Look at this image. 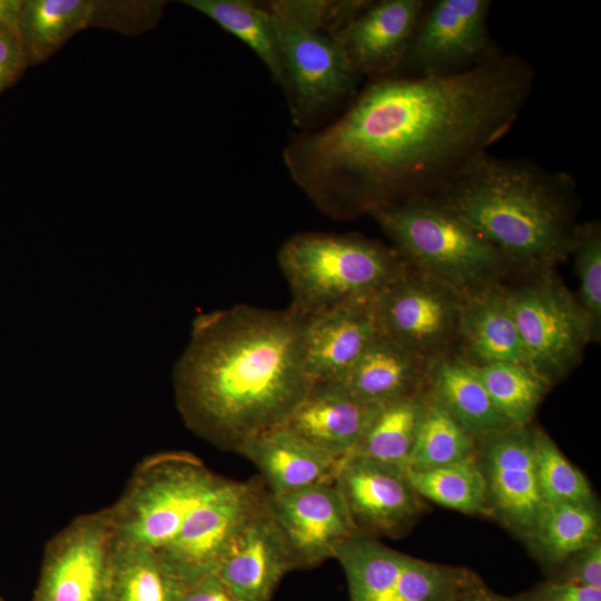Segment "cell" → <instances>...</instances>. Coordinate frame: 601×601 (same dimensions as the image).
<instances>
[{"label": "cell", "mask_w": 601, "mask_h": 601, "mask_svg": "<svg viewBox=\"0 0 601 601\" xmlns=\"http://www.w3.org/2000/svg\"><path fill=\"white\" fill-rule=\"evenodd\" d=\"M534 457L540 493L544 504L571 502L598 504L584 474L575 467L542 430L535 427Z\"/></svg>", "instance_id": "cell-33"}, {"label": "cell", "mask_w": 601, "mask_h": 601, "mask_svg": "<svg viewBox=\"0 0 601 601\" xmlns=\"http://www.w3.org/2000/svg\"><path fill=\"white\" fill-rule=\"evenodd\" d=\"M473 365L511 363L529 367L505 289L490 287L463 299L457 339Z\"/></svg>", "instance_id": "cell-21"}, {"label": "cell", "mask_w": 601, "mask_h": 601, "mask_svg": "<svg viewBox=\"0 0 601 601\" xmlns=\"http://www.w3.org/2000/svg\"><path fill=\"white\" fill-rule=\"evenodd\" d=\"M473 366L505 421L512 426L530 425L551 385L523 365L495 363Z\"/></svg>", "instance_id": "cell-31"}, {"label": "cell", "mask_w": 601, "mask_h": 601, "mask_svg": "<svg viewBox=\"0 0 601 601\" xmlns=\"http://www.w3.org/2000/svg\"><path fill=\"white\" fill-rule=\"evenodd\" d=\"M579 278L578 302L589 317L595 339L601 329V227L599 221L578 225L572 244Z\"/></svg>", "instance_id": "cell-35"}, {"label": "cell", "mask_w": 601, "mask_h": 601, "mask_svg": "<svg viewBox=\"0 0 601 601\" xmlns=\"http://www.w3.org/2000/svg\"><path fill=\"white\" fill-rule=\"evenodd\" d=\"M406 472L424 500L464 514L490 516L484 479L474 456Z\"/></svg>", "instance_id": "cell-30"}, {"label": "cell", "mask_w": 601, "mask_h": 601, "mask_svg": "<svg viewBox=\"0 0 601 601\" xmlns=\"http://www.w3.org/2000/svg\"><path fill=\"white\" fill-rule=\"evenodd\" d=\"M535 427L510 426L476 441L474 459L483 475L490 518L522 540L544 503L535 457Z\"/></svg>", "instance_id": "cell-13"}, {"label": "cell", "mask_w": 601, "mask_h": 601, "mask_svg": "<svg viewBox=\"0 0 601 601\" xmlns=\"http://www.w3.org/2000/svg\"><path fill=\"white\" fill-rule=\"evenodd\" d=\"M165 7L159 0H93L91 27L138 35L156 27Z\"/></svg>", "instance_id": "cell-36"}, {"label": "cell", "mask_w": 601, "mask_h": 601, "mask_svg": "<svg viewBox=\"0 0 601 601\" xmlns=\"http://www.w3.org/2000/svg\"><path fill=\"white\" fill-rule=\"evenodd\" d=\"M0 601H4V600L0 597Z\"/></svg>", "instance_id": "cell-43"}, {"label": "cell", "mask_w": 601, "mask_h": 601, "mask_svg": "<svg viewBox=\"0 0 601 601\" xmlns=\"http://www.w3.org/2000/svg\"><path fill=\"white\" fill-rule=\"evenodd\" d=\"M462 303L454 290L408 264L374 298L381 333L426 362L450 354Z\"/></svg>", "instance_id": "cell-9"}, {"label": "cell", "mask_w": 601, "mask_h": 601, "mask_svg": "<svg viewBox=\"0 0 601 601\" xmlns=\"http://www.w3.org/2000/svg\"><path fill=\"white\" fill-rule=\"evenodd\" d=\"M374 298L347 300L306 319V367L313 382L342 381L381 333Z\"/></svg>", "instance_id": "cell-18"}, {"label": "cell", "mask_w": 601, "mask_h": 601, "mask_svg": "<svg viewBox=\"0 0 601 601\" xmlns=\"http://www.w3.org/2000/svg\"><path fill=\"white\" fill-rule=\"evenodd\" d=\"M29 67L17 26L0 24V93Z\"/></svg>", "instance_id": "cell-38"}, {"label": "cell", "mask_w": 601, "mask_h": 601, "mask_svg": "<svg viewBox=\"0 0 601 601\" xmlns=\"http://www.w3.org/2000/svg\"><path fill=\"white\" fill-rule=\"evenodd\" d=\"M374 407L357 400L343 381H316L284 425L342 462L356 446Z\"/></svg>", "instance_id": "cell-19"}, {"label": "cell", "mask_w": 601, "mask_h": 601, "mask_svg": "<svg viewBox=\"0 0 601 601\" xmlns=\"http://www.w3.org/2000/svg\"><path fill=\"white\" fill-rule=\"evenodd\" d=\"M426 388L475 441L512 426L493 405L474 366L459 355L450 353L427 362Z\"/></svg>", "instance_id": "cell-22"}, {"label": "cell", "mask_w": 601, "mask_h": 601, "mask_svg": "<svg viewBox=\"0 0 601 601\" xmlns=\"http://www.w3.org/2000/svg\"><path fill=\"white\" fill-rule=\"evenodd\" d=\"M473 570L408 555L406 564L383 601H454Z\"/></svg>", "instance_id": "cell-34"}, {"label": "cell", "mask_w": 601, "mask_h": 601, "mask_svg": "<svg viewBox=\"0 0 601 601\" xmlns=\"http://www.w3.org/2000/svg\"><path fill=\"white\" fill-rule=\"evenodd\" d=\"M269 511L293 555L296 570L311 569L335 556L358 533L334 482L272 494Z\"/></svg>", "instance_id": "cell-15"}, {"label": "cell", "mask_w": 601, "mask_h": 601, "mask_svg": "<svg viewBox=\"0 0 601 601\" xmlns=\"http://www.w3.org/2000/svg\"><path fill=\"white\" fill-rule=\"evenodd\" d=\"M505 293L529 367L552 386L578 365L588 343L597 341L591 322L552 267L535 270L530 280Z\"/></svg>", "instance_id": "cell-8"}, {"label": "cell", "mask_w": 601, "mask_h": 601, "mask_svg": "<svg viewBox=\"0 0 601 601\" xmlns=\"http://www.w3.org/2000/svg\"><path fill=\"white\" fill-rule=\"evenodd\" d=\"M475 449L476 441L428 394L427 406L406 470H423L460 462L473 457Z\"/></svg>", "instance_id": "cell-32"}, {"label": "cell", "mask_w": 601, "mask_h": 601, "mask_svg": "<svg viewBox=\"0 0 601 601\" xmlns=\"http://www.w3.org/2000/svg\"><path fill=\"white\" fill-rule=\"evenodd\" d=\"M334 559L344 571L349 601H383L408 555L357 533L338 548Z\"/></svg>", "instance_id": "cell-29"}, {"label": "cell", "mask_w": 601, "mask_h": 601, "mask_svg": "<svg viewBox=\"0 0 601 601\" xmlns=\"http://www.w3.org/2000/svg\"><path fill=\"white\" fill-rule=\"evenodd\" d=\"M334 483L358 533L376 539L401 538L428 509L400 466L347 457Z\"/></svg>", "instance_id": "cell-14"}, {"label": "cell", "mask_w": 601, "mask_h": 601, "mask_svg": "<svg viewBox=\"0 0 601 601\" xmlns=\"http://www.w3.org/2000/svg\"><path fill=\"white\" fill-rule=\"evenodd\" d=\"M534 79L501 51L452 75L375 78L335 121L293 136L285 165L335 219L426 197L508 134Z\"/></svg>", "instance_id": "cell-1"}, {"label": "cell", "mask_w": 601, "mask_h": 601, "mask_svg": "<svg viewBox=\"0 0 601 601\" xmlns=\"http://www.w3.org/2000/svg\"><path fill=\"white\" fill-rule=\"evenodd\" d=\"M425 7L423 0L370 1L333 35L359 77L390 76L398 69Z\"/></svg>", "instance_id": "cell-17"}, {"label": "cell", "mask_w": 601, "mask_h": 601, "mask_svg": "<svg viewBox=\"0 0 601 601\" xmlns=\"http://www.w3.org/2000/svg\"><path fill=\"white\" fill-rule=\"evenodd\" d=\"M177 601H243L218 578L210 574L184 585Z\"/></svg>", "instance_id": "cell-40"}, {"label": "cell", "mask_w": 601, "mask_h": 601, "mask_svg": "<svg viewBox=\"0 0 601 601\" xmlns=\"http://www.w3.org/2000/svg\"><path fill=\"white\" fill-rule=\"evenodd\" d=\"M425 198L466 224L515 268L553 267L571 254L578 200L574 180L564 171L483 151Z\"/></svg>", "instance_id": "cell-3"}, {"label": "cell", "mask_w": 601, "mask_h": 601, "mask_svg": "<svg viewBox=\"0 0 601 601\" xmlns=\"http://www.w3.org/2000/svg\"><path fill=\"white\" fill-rule=\"evenodd\" d=\"M93 0H23L18 32L30 66L49 60L79 31L91 28Z\"/></svg>", "instance_id": "cell-27"}, {"label": "cell", "mask_w": 601, "mask_h": 601, "mask_svg": "<svg viewBox=\"0 0 601 601\" xmlns=\"http://www.w3.org/2000/svg\"><path fill=\"white\" fill-rule=\"evenodd\" d=\"M331 1L277 0L267 8L282 37L284 78L293 121L311 130L355 90L359 76L327 28Z\"/></svg>", "instance_id": "cell-6"}, {"label": "cell", "mask_w": 601, "mask_h": 601, "mask_svg": "<svg viewBox=\"0 0 601 601\" xmlns=\"http://www.w3.org/2000/svg\"><path fill=\"white\" fill-rule=\"evenodd\" d=\"M306 318L290 308L237 305L198 316L174 368L186 425L215 446L238 453L282 426L309 391Z\"/></svg>", "instance_id": "cell-2"}, {"label": "cell", "mask_w": 601, "mask_h": 601, "mask_svg": "<svg viewBox=\"0 0 601 601\" xmlns=\"http://www.w3.org/2000/svg\"><path fill=\"white\" fill-rule=\"evenodd\" d=\"M23 0H0V24L17 26Z\"/></svg>", "instance_id": "cell-42"}, {"label": "cell", "mask_w": 601, "mask_h": 601, "mask_svg": "<svg viewBox=\"0 0 601 601\" xmlns=\"http://www.w3.org/2000/svg\"><path fill=\"white\" fill-rule=\"evenodd\" d=\"M490 9V0H437L425 7L393 75H452L497 53L487 27Z\"/></svg>", "instance_id": "cell-11"}, {"label": "cell", "mask_w": 601, "mask_h": 601, "mask_svg": "<svg viewBox=\"0 0 601 601\" xmlns=\"http://www.w3.org/2000/svg\"><path fill=\"white\" fill-rule=\"evenodd\" d=\"M296 565L267 504V490L229 542L215 574L243 601H270Z\"/></svg>", "instance_id": "cell-16"}, {"label": "cell", "mask_w": 601, "mask_h": 601, "mask_svg": "<svg viewBox=\"0 0 601 601\" xmlns=\"http://www.w3.org/2000/svg\"><path fill=\"white\" fill-rule=\"evenodd\" d=\"M549 579L601 589V540L571 554Z\"/></svg>", "instance_id": "cell-37"}, {"label": "cell", "mask_w": 601, "mask_h": 601, "mask_svg": "<svg viewBox=\"0 0 601 601\" xmlns=\"http://www.w3.org/2000/svg\"><path fill=\"white\" fill-rule=\"evenodd\" d=\"M454 601H515L492 591L474 572Z\"/></svg>", "instance_id": "cell-41"}, {"label": "cell", "mask_w": 601, "mask_h": 601, "mask_svg": "<svg viewBox=\"0 0 601 601\" xmlns=\"http://www.w3.org/2000/svg\"><path fill=\"white\" fill-rule=\"evenodd\" d=\"M598 540H601L599 503L571 502L544 504L523 539L550 575L571 554Z\"/></svg>", "instance_id": "cell-24"}, {"label": "cell", "mask_w": 601, "mask_h": 601, "mask_svg": "<svg viewBox=\"0 0 601 601\" xmlns=\"http://www.w3.org/2000/svg\"><path fill=\"white\" fill-rule=\"evenodd\" d=\"M277 258L292 294L289 308L306 319L375 297L407 266L393 246L354 234L294 235Z\"/></svg>", "instance_id": "cell-4"}, {"label": "cell", "mask_w": 601, "mask_h": 601, "mask_svg": "<svg viewBox=\"0 0 601 601\" xmlns=\"http://www.w3.org/2000/svg\"><path fill=\"white\" fill-rule=\"evenodd\" d=\"M224 480L188 452L145 457L108 508L116 541L160 551Z\"/></svg>", "instance_id": "cell-7"}, {"label": "cell", "mask_w": 601, "mask_h": 601, "mask_svg": "<svg viewBox=\"0 0 601 601\" xmlns=\"http://www.w3.org/2000/svg\"><path fill=\"white\" fill-rule=\"evenodd\" d=\"M368 215L412 268L463 299L500 285L513 267L477 233L428 198L380 206Z\"/></svg>", "instance_id": "cell-5"}, {"label": "cell", "mask_w": 601, "mask_h": 601, "mask_svg": "<svg viewBox=\"0 0 601 601\" xmlns=\"http://www.w3.org/2000/svg\"><path fill=\"white\" fill-rule=\"evenodd\" d=\"M513 598L515 601H601V589L548 579Z\"/></svg>", "instance_id": "cell-39"}, {"label": "cell", "mask_w": 601, "mask_h": 601, "mask_svg": "<svg viewBox=\"0 0 601 601\" xmlns=\"http://www.w3.org/2000/svg\"><path fill=\"white\" fill-rule=\"evenodd\" d=\"M265 492L259 480L225 479L157 554L184 585L214 574L229 542Z\"/></svg>", "instance_id": "cell-12"}, {"label": "cell", "mask_w": 601, "mask_h": 601, "mask_svg": "<svg viewBox=\"0 0 601 601\" xmlns=\"http://www.w3.org/2000/svg\"><path fill=\"white\" fill-rule=\"evenodd\" d=\"M342 381L374 407L426 390L427 362L380 333Z\"/></svg>", "instance_id": "cell-23"}, {"label": "cell", "mask_w": 601, "mask_h": 601, "mask_svg": "<svg viewBox=\"0 0 601 601\" xmlns=\"http://www.w3.org/2000/svg\"><path fill=\"white\" fill-rule=\"evenodd\" d=\"M238 454L255 464L272 494L334 482L341 464L285 425L250 439Z\"/></svg>", "instance_id": "cell-20"}, {"label": "cell", "mask_w": 601, "mask_h": 601, "mask_svg": "<svg viewBox=\"0 0 601 601\" xmlns=\"http://www.w3.org/2000/svg\"><path fill=\"white\" fill-rule=\"evenodd\" d=\"M183 589L156 551L115 539L107 601H177Z\"/></svg>", "instance_id": "cell-28"}, {"label": "cell", "mask_w": 601, "mask_h": 601, "mask_svg": "<svg viewBox=\"0 0 601 601\" xmlns=\"http://www.w3.org/2000/svg\"><path fill=\"white\" fill-rule=\"evenodd\" d=\"M114 546L108 508L75 518L47 542L32 601H107Z\"/></svg>", "instance_id": "cell-10"}, {"label": "cell", "mask_w": 601, "mask_h": 601, "mask_svg": "<svg viewBox=\"0 0 601 601\" xmlns=\"http://www.w3.org/2000/svg\"><path fill=\"white\" fill-rule=\"evenodd\" d=\"M427 402L426 388L375 406L356 446L347 457L406 469Z\"/></svg>", "instance_id": "cell-25"}, {"label": "cell", "mask_w": 601, "mask_h": 601, "mask_svg": "<svg viewBox=\"0 0 601 601\" xmlns=\"http://www.w3.org/2000/svg\"><path fill=\"white\" fill-rule=\"evenodd\" d=\"M181 3L208 17L244 42L265 65L273 81L282 86V37L277 20L267 6L247 0H184Z\"/></svg>", "instance_id": "cell-26"}]
</instances>
